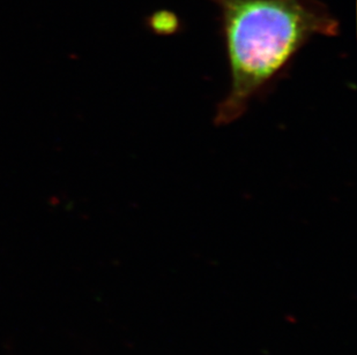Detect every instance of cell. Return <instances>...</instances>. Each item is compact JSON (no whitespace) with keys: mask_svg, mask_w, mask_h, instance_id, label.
Segmentation results:
<instances>
[{"mask_svg":"<svg viewBox=\"0 0 357 355\" xmlns=\"http://www.w3.org/2000/svg\"><path fill=\"white\" fill-rule=\"evenodd\" d=\"M220 24L230 88L214 123L238 120L255 98L264 96L286 74L314 37L339 35L340 26L319 0H211Z\"/></svg>","mask_w":357,"mask_h":355,"instance_id":"1","label":"cell"}]
</instances>
